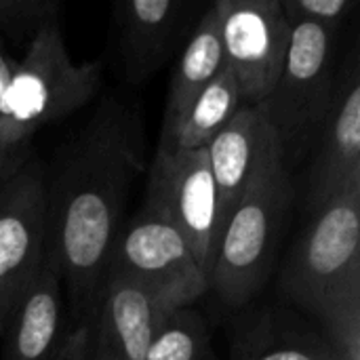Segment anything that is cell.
<instances>
[{
  "mask_svg": "<svg viewBox=\"0 0 360 360\" xmlns=\"http://www.w3.org/2000/svg\"><path fill=\"white\" fill-rule=\"evenodd\" d=\"M143 171L139 116L114 97L101 99L44 167V259L68 291L72 312L89 325L122 228L127 198Z\"/></svg>",
  "mask_w": 360,
  "mask_h": 360,
  "instance_id": "cell-1",
  "label": "cell"
},
{
  "mask_svg": "<svg viewBox=\"0 0 360 360\" xmlns=\"http://www.w3.org/2000/svg\"><path fill=\"white\" fill-rule=\"evenodd\" d=\"M281 289L338 352H360V188L310 213Z\"/></svg>",
  "mask_w": 360,
  "mask_h": 360,
  "instance_id": "cell-2",
  "label": "cell"
},
{
  "mask_svg": "<svg viewBox=\"0 0 360 360\" xmlns=\"http://www.w3.org/2000/svg\"><path fill=\"white\" fill-rule=\"evenodd\" d=\"M101 82V61H74L59 21L44 25L25 46L0 116V179L34 152L32 139L49 124L84 108Z\"/></svg>",
  "mask_w": 360,
  "mask_h": 360,
  "instance_id": "cell-3",
  "label": "cell"
},
{
  "mask_svg": "<svg viewBox=\"0 0 360 360\" xmlns=\"http://www.w3.org/2000/svg\"><path fill=\"white\" fill-rule=\"evenodd\" d=\"M291 198V173L281 148H274L232 211L209 272V291L224 306L243 308L264 289Z\"/></svg>",
  "mask_w": 360,
  "mask_h": 360,
  "instance_id": "cell-4",
  "label": "cell"
},
{
  "mask_svg": "<svg viewBox=\"0 0 360 360\" xmlns=\"http://www.w3.org/2000/svg\"><path fill=\"white\" fill-rule=\"evenodd\" d=\"M283 70L262 105L287 167L310 150L333 105L338 86V32L312 21H295Z\"/></svg>",
  "mask_w": 360,
  "mask_h": 360,
  "instance_id": "cell-5",
  "label": "cell"
},
{
  "mask_svg": "<svg viewBox=\"0 0 360 360\" xmlns=\"http://www.w3.org/2000/svg\"><path fill=\"white\" fill-rule=\"evenodd\" d=\"M143 211L169 221L209 276L221 240V215L207 150L156 148Z\"/></svg>",
  "mask_w": 360,
  "mask_h": 360,
  "instance_id": "cell-6",
  "label": "cell"
},
{
  "mask_svg": "<svg viewBox=\"0 0 360 360\" xmlns=\"http://www.w3.org/2000/svg\"><path fill=\"white\" fill-rule=\"evenodd\" d=\"M108 272L137 283L167 310L192 306L209 291V276L186 238L169 221L143 209L120 228Z\"/></svg>",
  "mask_w": 360,
  "mask_h": 360,
  "instance_id": "cell-7",
  "label": "cell"
},
{
  "mask_svg": "<svg viewBox=\"0 0 360 360\" xmlns=\"http://www.w3.org/2000/svg\"><path fill=\"white\" fill-rule=\"evenodd\" d=\"M46 249L44 165L32 154L0 179V335L42 268Z\"/></svg>",
  "mask_w": 360,
  "mask_h": 360,
  "instance_id": "cell-8",
  "label": "cell"
},
{
  "mask_svg": "<svg viewBox=\"0 0 360 360\" xmlns=\"http://www.w3.org/2000/svg\"><path fill=\"white\" fill-rule=\"evenodd\" d=\"M213 4L226 70L236 80L243 105H257L283 70L291 25L278 0H217Z\"/></svg>",
  "mask_w": 360,
  "mask_h": 360,
  "instance_id": "cell-9",
  "label": "cell"
},
{
  "mask_svg": "<svg viewBox=\"0 0 360 360\" xmlns=\"http://www.w3.org/2000/svg\"><path fill=\"white\" fill-rule=\"evenodd\" d=\"M304 184L308 215L360 188V68L356 53L338 74L333 105L312 146Z\"/></svg>",
  "mask_w": 360,
  "mask_h": 360,
  "instance_id": "cell-10",
  "label": "cell"
},
{
  "mask_svg": "<svg viewBox=\"0 0 360 360\" xmlns=\"http://www.w3.org/2000/svg\"><path fill=\"white\" fill-rule=\"evenodd\" d=\"M205 8L188 0H131L116 4L124 74L141 84L181 53Z\"/></svg>",
  "mask_w": 360,
  "mask_h": 360,
  "instance_id": "cell-11",
  "label": "cell"
},
{
  "mask_svg": "<svg viewBox=\"0 0 360 360\" xmlns=\"http://www.w3.org/2000/svg\"><path fill=\"white\" fill-rule=\"evenodd\" d=\"M167 312L137 283L108 272L89 323V360H146Z\"/></svg>",
  "mask_w": 360,
  "mask_h": 360,
  "instance_id": "cell-12",
  "label": "cell"
},
{
  "mask_svg": "<svg viewBox=\"0 0 360 360\" xmlns=\"http://www.w3.org/2000/svg\"><path fill=\"white\" fill-rule=\"evenodd\" d=\"M274 148L281 146L262 105H243L207 146L224 228Z\"/></svg>",
  "mask_w": 360,
  "mask_h": 360,
  "instance_id": "cell-13",
  "label": "cell"
},
{
  "mask_svg": "<svg viewBox=\"0 0 360 360\" xmlns=\"http://www.w3.org/2000/svg\"><path fill=\"white\" fill-rule=\"evenodd\" d=\"M65 335L63 287L44 259L0 335L2 360H61Z\"/></svg>",
  "mask_w": 360,
  "mask_h": 360,
  "instance_id": "cell-14",
  "label": "cell"
},
{
  "mask_svg": "<svg viewBox=\"0 0 360 360\" xmlns=\"http://www.w3.org/2000/svg\"><path fill=\"white\" fill-rule=\"evenodd\" d=\"M342 352L287 308H266L245 319L232 340V360H340Z\"/></svg>",
  "mask_w": 360,
  "mask_h": 360,
  "instance_id": "cell-15",
  "label": "cell"
},
{
  "mask_svg": "<svg viewBox=\"0 0 360 360\" xmlns=\"http://www.w3.org/2000/svg\"><path fill=\"white\" fill-rule=\"evenodd\" d=\"M226 68L224 61V46L219 36V23L215 4H209L194 27L190 40L177 55V63L169 82L167 105H165V120L160 131V143L165 146L179 120L192 108L196 97L217 78V74Z\"/></svg>",
  "mask_w": 360,
  "mask_h": 360,
  "instance_id": "cell-16",
  "label": "cell"
},
{
  "mask_svg": "<svg viewBox=\"0 0 360 360\" xmlns=\"http://www.w3.org/2000/svg\"><path fill=\"white\" fill-rule=\"evenodd\" d=\"M243 108L240 93L230 70H221L217 78L196 97L192 108L179 120L173 137L158 148L175 150H207L213 137Z\"/></svg>",
  "mask_w": 360,
  "mask_h": 360,
  "instance_id": "cell-17",
  "label": "cell"
},
{
  "mask_svg": "<svg viewBox=\"0 0 360 360\" xmlns=\"http://www.w3.org/2000/svg\"><path fill=\"white\" fill-rule=\"evenodd\" d=\"M146 360H213L205 319L192 306L169 310L152 335Z\"/></svg>",
  "mask_w": 360,
  "mask_h": 360,
  "instance_id": "cell-18",
  "label": "cell"
},
{
  "mask_svg": "<svg viewBox=\"0 0 360 360\" xmlns=\"http://www.w3.org/2000/svg\"><path fill=\"white\" fill-rule=\"evenodd\" d=\"M51 21H59L55 0H0V36L25 46Z\"/></svg>",
  "mask_w": 360,
  "mask_h": 360,
  "instance_id": "cell-19",
  "label": "cell"
},
{
  "mask_svg": "<svg viewBox=\"0 0 360 360\" xmlns=\"http://www.w3.org/2000/svg\"><path fill=\"white\" fill-rule=\"evenodd\" d=\"M289 23L312 21L340 32L344 21L356 8V0H278Z\"/></svg>",
  "mask_w": 360,
  "mask_h": 360,
  "instance_id": "cell-20",
  "label": "cell"
},
{
  "mask_svg": "<svg viewBox=\"0 0 360 360\" xmlns=\"http://www.w3.org/2000/svg\"><path fill=\"white\" fill-rule=\"evenodd\" d=\"M61 360H89V325H76L65 335Z\"/></svg>",
  "mask_w": 360,
  "mask_h": 360,
  "instance_id": "cell-21",
  "label": "cell"
},
{
  "mask_svg": "<svg viewBox=\"0 0 360 360\" xmlns=\"http://www.w3.org/2000/svg\"><path fill=\"white\" fill-rule=\"evenodd\" d=\"M17 59L8 53L6 40L0 36V116H2V108H4V99L8 93V86L13 82V76L17 72Z\"/></svg>",
  "mask_w": 360,
  "mask_h": 360,
  "instance_id": "cell-22",
  "label": "cell"
},
{
  "mask_svg": "<svg viewBox=\"0 0 360 360\" xmlns=\"http://www.w3.org/2000/svg\"><path fill=\"white\" fill-rule=\"evenodd\" d=\"M340 360H360V352H346Z\"/></svg>",
  "mask_w": 360,
  "mask_h": 360,
  "instance_id": "cell-23",
  "label": "cell"
}]
</instances>
